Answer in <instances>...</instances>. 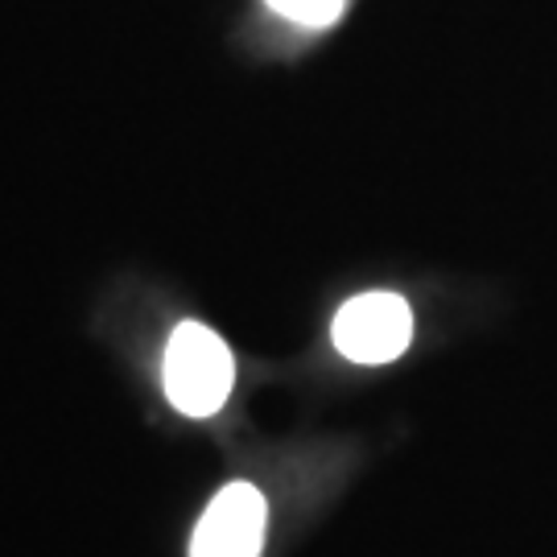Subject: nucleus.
Returning <instances> with one entry per match:
<instances>
[{
  "label": "nucleus",
  "mask_w": 557,
  "mask_h": 557,
  "mask_svg": "<svg viewBox=\"0 0 557 557\" xmlns=\"http://www.w3.org/2000/svg\"><path fill=\"white\" fill-rule=\"evenodd\" d=\"M335 347L356 363H393L413 343V310L400 294H359L335 314Z\"/></svg>",
  "instance_id": "obj_2"
},
{
  "label": "nucleus",
  "mask_w": 557,
  "mask_h": 557,
  "mask_svg": "<svg viewBox=\"0 0 557 557\" xmlns=\"http://www.w3.org/2000/svg\"><path fill=\"white\" fill-rule=\"evenodd\" d=\"M236 384V359L211 326L182 322L165 347V397L186 418L220 413Z\"/></svg>",
  "instance_id": "obj_1"
},
{
  "label": "nucleus",
  "mask_w": 557,
  "mask_h": 557,
  "mask_svg": "<svg viewBox=\"0 0 557 557\" xmlns=\"http://www.w3.org/2000/svg\"><path fill=\"white\" fill-rule=\"evenodd\" d=\"M347 0H269V9H277L281 17L298 21V25H310V29H322L338 21Z\"/></svg>",
  "instance_id": "obj_4"
},
{
  "label": "nucleus",
  "mask_w": 557,
  "mask_h": 557,
  "mask_svg": "<svg viewBox=\"0 0 557 557\" xmlns=\"http://www.w3.org/2000/svg\"><path fill=\"white\" fill-rule=\"evenodd\" d=\"M264 496L252 483H227L215 499L207 504L195 541H190V557H260L264 549Z\"/></svg>",
  "instance_id": "obj_3"
}]
</instances>
